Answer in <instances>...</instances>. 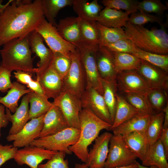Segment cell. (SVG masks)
Here are the masks:
<instances>
[{
	"label": "cell",
	"mask_w": 168,
	"mask_h": 168,
	"mask_svg": "<svg viewBox=\"0 0 168 168\" xmlns=\"http://www.w3.org/2000/svg\"><path fill=\"white\" fill-rule=\"evenodd\" d=\"M44 19L42 0H12L0 13V47L28 36Z\"/></svg>",
	"instance_id": "cell-1"
},
{
	"label": "cell",
	"mask_w": 168,
	"mask_h": 168,
	"mask_svg": "<svg viewBox=\"0 0 168 168\" xmlns=\"http://www.w3.org/2000/svg\"><path fill=\"white\" fill-rule=\"evenodd\" d=\"M79 118L80 128L78 139L69 149L85 163L88 156V147L98 137L101 130H109L112 124L99 118L87 108H82Z\"/></svg>",
	"instance_id": "cell-2"
},
{
	"label": "cell",
	"mask_w": 168,
	"mask_h": 168,
	"mask_svg": "<svg viewBox=\"0 0 168 168\" xmlns=\"http://www.w3.org/2000/svg\"><path fill=\"white\" fill-rule=\"evenodd\" d=\"M124 30L129 39L139 49L156 54H168V35L165 26L149 30L128 21Z\"/></svg>",
	"instance_id": "cell-3"
},
{
	"label": "cell",
	"mask_w": 168,
	"mask_h": 168,
	"mask_svg": "<svg viewBox=\"0 0 168 168\" xmlns=\"http://www.w3.org/2000/svg\"><path fill=\"white\" fill-rule=\"evenodd\" d=\"M28 36L11 40L0 50L2 58L0 65L12 71L20 70L31 74L35 73Z\"/></svg>",
	"instance_id": "cell-4"
},
{
	"label": "cell",
	"mask_w": 168,
	"mask_h": 168,
	"mask_svg": "<svg viewBox=\"0 0 168 168\" xmlns=\"http://www.w3.org/2000/svg\"><path fill=\"white\" fill-rule=\"evenodd\" d=\"M80 129L71 127L67 128L51 135L38 138L30 144L56 152H63L71 154L69 147L77 141Z\"/></svg>",
	"instance_id": "cell-5"
},
{
	"label": "cell",
	"mask_w": 168,
	"mask_h": 168,
	"mask_svg": "<svg viewBox=\"0 0 168 168\" xmlns=\"http://www.w3.org/2000/svg\"><path fill=\"white\" fill-rule=\"evenodd\" d=\"M104 168H114L134 164L137 158L121 135L112 136Z\"/></svg>",
	"instance_id": "cell-6"
},
{
	"label": "cell",
	"mask_w": 168,
	"mask_h": 168,
	"mask_svg": "<svg viewBox=\"0 0 168 168\" xmlns=\"http://www.w3.org/2000/svg\"><path fill=\"white\" fill-rule=\"evenodd\" d=\"M71 64L70 68L63 78L64 90H67L80 99L86 88L85 72L81 60L79 49L70 55Z\"/></svg>",
	"instance_id": "cell-7"
},
{
	"label": "cell",
	"mask_w": 168,
	"mask_h": 168,
	"mask_svg": "<svg viewBox=\"0 0 168 168\" xmlns=\"http://www.w3.org/2000/svg\"><path fill=\"white\" fill-rule=\"evenodd\" d=\"M99 45L91 46L83 44L78 49L85 74L86 88H92L102 96L103 90L101 78L98 72L96 58Z\"/></svg>",
	"instance_id": "cell-8"
},
{
	"label": "cell",
	"mask_w": 168,
	"mask_h": 168,
	"mask_svg": "<svg viewBox=\"0 0 168 168\" xmlns=\"http://www.w3.org/2000/svg\"><path fill=\"white\" fill-rule=\"evenodd\" d=\"M35 31L41 35L49 48L53 52L70 57L71 54L77 48L63 38L56 27L49 23L45 19L42 21Z\"/></svg>",
	"instance_id": "cell-9"
},
{
	"label": "cell",
	"mask_w": 168,
	"mask_h": 168,
	"mask_svg": "<svg viewBox=\"0 0 168 168\" xmlns=\"http://www.w3.org/2000/svg\"><path fill=\"white\" fill-rule=\"evenodd\" d=\"M52 103L59 108L69 127L80 129L79 114L82 107L80 98L64 90Z\"/></svg>",
	"instance_id": "cell-10"
},
{
	"label": "cell",
	"mask_w": 168,
	"mask_h": 168,
	"mask_svg": "<svg viewBox=\"0 0 168 168\" xmlns=\"http://www.w3.org/2000/svg\"><path fill=\"white\" fill-rule=\"evenodd\" d=\"M57 152L30 145L18 149L14 159L19 165L26 164L30 168H38L43 161L50 159Z\"/></svg>",
	"instance_id": "cell-11"
},
{
	"label": "cell",
	"mask_w": 168,
	"mask_h": 168,
	"mask_svg": "<svg viewBox=\"0 0 168 168\" xmlns=\"http://www.w3.org/2000/svg\"><path fill=\"white\" fill-rule=\"evenodd\" d=\"M116 81L117 89L124 93L130 92L145 95L151 88L136 70L118 74Z\"/></svg>",
	"instance_id": "cell-12"
},
{
	"label": "cell",
	"mask_w": 168,
	"mask_h": 168,
	"mask_svg": "<svg viewBox=\"0 0 168 168\" xmlns=\"http://www.w3.org/2000/svg\"><path fill=\"white\" fill-rule=\"evenodd\" d=\"M44 114L30 119L19 132L14 134H8L7 140L13 141V146L18 148L30 145L32 141L37 138L42 129Z\"/></svg>",
	"instance_id": "cell-13"
},
{
	"label": "cell",
	"mask_w": 168,
	"mask_h": 168,
	"mask_svg": "<svg viewBox=\"0 0 168 168\" xmlns=\"http://www.w3.org/2000/svg\"><path fill=\"white\" fill-rule=\"evenodd\" d=\"M82 108H87L104 121L111 124L110 113L103 96L95 89L86 88L80 98Z\"/></svg>",
	"instance_id": "cell-14"
},
{
	"label": "cell",
	"mask_w": 168,
	"mask_h": 168,
	"mask_svg": "<svg viewBox=\"0 0 168 168\" xmlns=\"http://www.w3.org/2000/svg\"><path fill=\"white\" fill-rule=\"evenodd\" d=\"M36 75V79L48 99H54L64 90L63 78L55 70L51 63L44 71Z\"/></svg>",
	"instance_id": "cell-15"
},
{
	"label": "cell",
	"mask_w": 168,
	"mask_h": 168,
	"mask_svg": "<svg viewBox=\"0 0 168 168\" xmlns=\"http://www.w3.org/2000/svg\"><path fill=\"white\" fill-rule=\"evenodd\" d=\"M112 135L105 132L95 140L85 163L87 166L91 168H104L109 152L110 140Z\"/></svg>",
	"instance_id": "cell-16"
},
{
	"label": "cell",
	"mask_w": 168,
	"mask_h": 168,
	"mask_svg": "<svg viewBox=\"0 0 168 168\" xmlns=\"http://www.w3.org/2000/svg\"><path fill=\"white\" fill-rule=\"evenodd\" d=\"M80 21V18L77 16H68L61 19L56 26L63 38L78 49L83 44Z\"/></svg>",
	"instance_id": "cell-17"
},
{
	"label": "cell",
	"mask_w": 168,
	"mask_h": 168,
	"mask_svg": "<svg viewBox=\"0 0 168 168\" xmlns=\"http://www.w3.org/2000/svg\"><path fill=\"white\" fill-rule=\"evenodd\" d=\"M137 71L150 87H157L167 91V72L142 60Z\"/></svg>",
	"instance_id": "cell-18"
},
{
	"label": "cell",
	"mask_w": 168,
	"mask_h": 168,
	"mask_svg": "<svg viewBox=\"0 0 168 168\" xmlns=\"http://www.w3.org/2000/svg\"><path fill=\"white\" fill-rule=\"evenodd\" d=\"M68 127L61 110L53 104L44 114L43 127L37 138L54 134Z\"/></svg>",
	"instance_id": "cell-19"
},
{
	"label": "cell",
	"mask_w": 168,
	"mask_h": 168,
	"mask_svg": "<svg viewBox=\"0 0 168 168\" xmlns=\"http://www.w3.org/2000/svg\"><path fill=\"white\" fill-rule=\"evenodd\" d=\"M30 47L32 52L35 53L40 59L37 64L36 74L40 73L51 64L54 53L45 45L41 35L35 31L28 36Z\"/></svg>",
	"instance_id": "cell-20"
},
{
	"label": "cell",
	"mask_w": 168,
	"mask_h": 168,
	"mask_svg": "<svg viewBox=\"0 0 168 168\" xmlns=\"http://www.w3.org/2000/svg\"><path fill=\"white\" fill-rule=\"evenodd\" d=\"M98 70L101 79L109 81H116L115 70L112 53L103 46L99 45L96 52Z\"/></svg>",
	"instance_id": "cell-21"
},
{
	"label": "cell",
	"mask_w": 168,
	"mask_h": 168,
	"mask_svg": "<svg viewBox=\"0 0 168 168\" xmlns=\"http://www.w3.org/2000/svg\"><path fill=\"white\" fill-rule=\"evenodd\" d=\"M29 103L27 94L22 98L14 114H11L10 110L6 108V115L8 121L12 123L8 134H14L19 132L30 119Z\"/></svg>",
	"instance_id": "cell-22"
},
{
	"label": "cell",
	"mask_w": 168,
	"mask_h": 168,
	"mask_svg": "<svg viewBox=\"0 0 168 168\" xmlns=\"http://www.w3.org/2000/svg\"><path fill=\"white\" fill-rule=\"evenodd\" d=\"M127 12L105 7L100 12L95 21L100 25L107 27L122 28L125 27L129 21V15Z\"/></svg>",
	"instance_id": "cell-23"
},
{
	"label": "cell",
	"mask_w": 168,
	"mask_h": 168,
	"mask_svg": "<svg viewBox=\"0 0 168 168\" xmlns=\"http://www.w3.org/2000/svg\"><path fill=\"white\" fill-rule=\"evenodd\" d=\"M152 115L138 114L113 130V135L124 136L135 131L146 132Z\"/></svg>",
	"instance_id": "cell-24"
},
{
	"label": "cell",
	"mask_w": 168,
	"mask_h": 168,
	"mask_svg": "<svg viewBox=\"0 0 168 168\" xmlns=\"http://www.w3.org/2000/svg\"><path fill=\"white\" fill-rule=\"evenodd\" d=\"M116 104L113 122L109 130L112 131L119 125L141 113L122 96L116 95Z\"/></svg>",
	"instance_id": "cell-25"
},
{
	"label": "cell",
	"mask_w": 168,
	"mask_h": 168,
	"mask_svg": "<svg viewBox=\"0 0 168 168\" xmlns=\"http://www.w3.org/2000/svg\"><path fill=\"white\" fill-rule=\"evenodd\" d=\"M167 159L161 140L149 146L142 165L146 167L155 166L158 168H168Z\"/></svg>",
	"instance_id": "cell-26"
},
{
	"label": "cell",
	"mask_w": 168,
	"mask_h": 168,
	"mask_svg": "<svg viewBox=\"0 0 168 168\" xmlns=\"http://www.w3.org/2000/svg\"><path fill=\"white\" fill-rule=\"evenodd\" d=\"M122 136L129 147L137 158L142 161L149 146L147 139L146 132L135 131Z\"/></svg>",
	"instance_id": "cell-27"
},
{
	"label": "cell",
	"mask_w": 168,
	"mask_h": 168,
	"mask_svg": "<svg viewBox=\"0 0 168 168\" xmlns=\"http://www.w3.org/2000/svg\"><path fill=\"white\" fill-rule=\"evenodd\" d=\"M72 6L77 17L82 19L94 21L103 8L97 0L90 2L87 0H74Z\"/></svg>",
	"instance_id": "cell-28"
},
{
	"label": "cell",
	"mask_w": 168,
	"mask_h": 168,
	"mask_svg": "<svg viewBox=\"0 0 168 168\" xmlns=\"http://www.w3.org/2000/svg\"><path fill=\"white\" fill-rule=\"evenodd\" d=\"M30 106L29 109V119L39 117L45 114L53 105L44 95L33 91L28 94Z\"/></svg>",
	"instance_id": "cell-29"
},
{
	"label": "cell",
	"mask_w": 168,
	"mask_h": 168,
	"mask_svg": "<svg viewBox=\"0 0 168 168\" xmlns=\"http://www.w3.org/2000/svg\"><path fill=\"white\" fill-rule=\"evenodd\" d=\"M12 87L6 96L0 97V103L3 105L12 113H15L18 107V102L20 98L32 91L24 85L17 82H12Z\"/></svg>",
	"instance_id": "cell-30"
},
{
	"label": "cell",
	"mask_w": 168,
	"mask_h": 168,
	"mask_svg": "<svg viewBox=\"0 0 168 168\" xmlns=\"http://www.w3.org/2000/svg\"><path fill=\"white\" fill-rule=\"evenodd\" d=\"M112 52L115 69L117 74L123 72L138 70L142 60L129 53Z\"/></svg>",
	"instance_id": "cell-31"
},
{
	"label": "cell",
	"mask_w": 168,
	"mask_h": 168,
	"mask_svg": "<svg viewBox=\"0 0 168 168\" xmlns=\"http://www.w3.org/2000/svg\"><path fill=\"white\" fill-rule=\"evenodd\" d=\"M80 26L83 44L91 46L99 45L100 37L97 22L80 18Z\"/></svg>",
	"instance_id": "cell-32"
},
{
	"label": "cell",
	"mask_w": 168,
	"mask_h": 168,
	"mask_svg": "<svg viewBox=\"0 0 168 168\" xmlns=\"http://www.w3.org/2000/svg\"><path fill=\"white\" fill-rule=\"evenodd\" d=\"M45 17L50 23L56 27L55 19L59 11L63 7L72 5L74 0H42Z\"/></svg>",
	"instance_id": "cell-33"
},
{
	"label": "cell",
	"mask_w": 168,
	"mask_h": 168,
	"mask_svg": "<svg viewBox=\"0 0 168 168\" xmlns=\"http://www.w3.org/2000/svg\"><path fill=\"white\" fill-rule=\"evenodd\" d=\"M164 113L162 111L150 117L146 132V135L149 146L155 143L159 138L163 128Z\"/></svg>",
	"instance_id": "cell-34"
},
{
	"label": "cell",
	"mask_w": 168,
	"mask_h": 168,
	"mask_svg": "<svg viewBox=\"0 0 168 168\" xmlns=\"http://www.w3.org/2000/svg\"><path fill=\"white\" fill-rule=\"evenodd\" d=\"M97 26L99 34L100 45L112 43L120 40L129 39L122 28L107 27L97 22Z\"/></svg>",
	"instance_id": "cell-35"
},
{
	"label": "cell",
	"mask_w": 168,
	"mask_h": 168,
	"mask_svg": "<svg viewBox=\"0 0 168 168\" xmlns=\"http://www.w3.org/2000/svg\"><path fill=\"white\" fill-rule=\"evenodd\" d=\"M132 54L168 73V54H160L149 52L139 49L135 45Z\"/></svg>",
	"instance_id": "cell-36"
},
{
	"label": "cell",
	"mask_w": 168,
	"mask_h": 168,
	"mask_svg": "<svg viewBox=\"0 0 168 168\" xmlns=\"http://www.w3.org/2000/svg\"><path fill=\"white\" fill-rule=\"evenodd\" d=\"M103 90V96L110 113L112 124L114 118L117 87L116 81H109L101 78Z\"/></svg>",
	"instance_id": "cell-37"
},
{
	"label": "cell",
	"mask_w": 168,
	"mask_h": 168,
	"mask_svg": "<svg viewBox=\"0 0 168 168\" xmlns=\"http://www.w3.org/2000/svg\"><path fill=\"white\" fill-rule=\"evenodd\" d=\"M167 91L163 89L151 87L145 96L151 107L159 112L162 111L167 102Z\"/></svg>",
	"instance_id": "cell-38"
},
{
	"label": "cell",
	"mask_w": 168,
	"mask_h": 168,
	"mask_svg": "<svg viewBox=\"0 0 168 168\" xmlns=\"http://www.w3.org/2000/svg\"><path fill=\"white\" fill-rule=\"evenodd\" d=\"M124 94L126 100L140 113L154 114V110L149 104L145 95L130 92Z\"/></svg>",
	"instance_id": "cell-39"
},
{
	"label": "cell",
	"mask_w": 168,
	"mask_h": 168,
	"mask_svg": "<svg viewBox=\"0 0 168 168\" xmlns=\"http://www.w3.org/2000/svg\"><path fill=\"white\" fill-rule=\"evenodd\" d=\"M138 2L135 0H103L101 2L105 7L124 10L131 14L137 12Z\"/></svg>",
	"instance_id": "cell-40"
},
{
	"label": "cell",
	"mask_w": 168,
	"mask_h": 168,
	"mask_svg": "<svg viewBox=\"0 0 168 168\" xmlns=\"http://www.w3.org/2000/svg\"><path fill=\"white\" fill-rule=\"evenodd\" d=\"M139 12L131 14L128 21L131 24L136 25L142 26L149 22H156L161 26H165L163 23L161 18L157 15H154L146 13L142 10Z\"/></svg>",
	"instance_id": "cell-41"
},
{
	"label": "cell",
	"mask_w": 168,
	"mask_h": 168,
	"mask_svg": "<svg viewBox=\"0 0 168 168\" xmlns=\"http://www.w3.org/2000/svg\"><path fill=\"white\" fill-rule=\"evenodd\" d=\"M52 65L57 72L63 78L69 71L71 64L70 57L61 53L53 52Z\"/></svg>",
	"instance_id": "cell-42"
},
{
	"label": "cell",
	"mask_w": 168,
	"mask_h": 168,
	"mask_svg": "<svg viewBox=\"0 0 168 168\" xmlns=\"http://www.w3.org/2000/svg\"><path fill=\"white\" fill-rule=\"evenodd\" d=\"M168 9V6L160 0H144L139 2L138 5V10L148 13H154L158 15H162Z\"/></svg>",
	"instance_id": "cell-43"
},
{
	"label": "cell",
	"mask_w": 168,
	"mask_h": 168,
	"mask_svg": "<svg viewBox=\"0 0 168 168\" xmlns=\"http://www.w3.org/2000/svg\"><path fill=\"white\" fill-rule=\"evenodd\" d=\"M102 46L105 47L111 52L125 53L132 54L135 45L131 40L125 39L120 40L113 43Z\"/></svg>",
	"instance_id": "cell-44"
},
{
	"label": "cell",
	"mask_w": 168,
	"mask_h": 168,
	"mask_svg": "<svg viewBox=\"0 0 168 168\" xmlns=\"http://www.w3.org/2000/svg\"><path fill=\"white\" fill-rule=\"evenodd\" d=\"M66 153L58 152L46 163L40 164L38 168H69L68 159H65Z\"/></svg>",
	"instance_id": "cell-45"
},
{
	"label": "cell",
	"mask_w": 168,
	"mask_h": 168,
	"mask_svg": "<svg viewBox=\"0 0 168 168\" xmlns=\"http://www.w3.org/2000/svg\"><path fill=\"white\" fill-rule=\"evenodd\" d=\"M18 149L13 144L3 146L0 143V167L8 160L14 159Z\"/></svg>",
	"instance_id": "cell-46"
},
{
	"label": "cell",
	"mask_w": 168,
	"mask_h": 168,
	"mask_svg": "<svg viewBox=\"0 0 168 168\" xmlns=\"http://www.w3.org/2000/svg\"><path fill=\"white\" fill-rule=\"evenodd\" d=\"M11 71L0 65V91L4 93L13 86L10 77Z\"/></svg>",
	"instance_id": "cell-47"
},
{
	"label": "cell",
	"mask_w": 168,
	"mask_h": 168,
	"mask_svg": "<svg viewBox=\"0 0 168 168\" xmlns=\"http://www.w3.org/2000/svg\"><path fill=\"white\" fill-rule=\"evenodd\" d=\"M15 77L21 83L27 85L33 79L31 74L30 73L18 70L14 73Z\"/></svg>",
	"instance_id": "cell-48"
},
{
	"label": "cell",
	"mask_w": 168,
	"mask_h": 168,
	"mask_svg": "<svg viewBox=\"0 0 168 168\" xmlns=\"http://www.w3.org/2000/svg\"><path fill=\"white\" fill-rule=\"evenodd\" d=\"M159 139L162 145L166 157L168 159V128H163Z\"/></svg>",
	"instance_id": "cell-49"
},
{
	"label": "cell",
	"mask_w": 168,
	"mask_h": 168,
	"mask_svg": "<svg viewBox=\"0 0 168 168\" xmlns=\"http://www.w3.org/2000/svg\"><path fill=\"white\" fill-rule=\"evenodd\" d=\"M26 86L37 94L45 96L40 83L37 79L36 80H33L26 85Z\"/></svg>",
	"instance_id": "cell-50"
},
{
	"label": "cell",
	"mask_w": 168,
	"mask_h": 168,
	"mask_svg": "<svg viewBox=\"0 0 168 168\" xmlns=\"http://www.w3.org/2000/svg\"><path fill=\"white\" fill-rule=\"evenodd\" d=\"M5 106L0 103V138L1 136V128L7 127L9 122L5 112Z\"/></svg>",
	"instance_id": "cell-51"
},
{
	"label": "cell",
	"mask_w": 168,
	"mask_h": 168,
	"mask_svg": "<svg viewBox=\"0 0 168 168\" xmlns=\"http://www.w3.org/2000/svg\"><path fill=\"white\" fill-rule=\"evenodd\" d=\"M164 113V117L163 124V128H168V103L167 102L166 105L163 109Z\"/></svg>",
	"instance_id": "cell-52"
},
{
	"label": "cell",
	"mask_w": 168,
	"mask_h": 168,
	"mask_svg": "<svg viewBox=\"0 0 168 168\" xmlns=\"http://www.w3.org/2000/svg\"><path fill=\"white\" fill-rule=\"evenodd\" d=\"M12 1V0H9L6 4L4 5L2 4V0L0 1V13L11 3Z\"/></svg>",
	"instance_id": "cell-53"
},
{
	"label": "cell",
	"mask_w": 168,
	"mask_h": 168,
	"mask_svg": "<svg viewBox=\"0 0 168 168\" xmlns=\"http://www.w3.org/2000/svg\"><path fill=\"white\" fill-rule=\"evenodd\" d=\"M137 162L136 161L135 163L127 166L116 167L114 168H138Z\"/></svg>",
	"instance_id": "cell-54"
},
{
	"label": "cell",
	"mask_w": 168,
	"mask_h": 168,
	"mask_svg": "<svg viewBox=\"0 0 168 168\" xmlns=\"http://www.w3.org/2000/svg\"><path fill=\"white\" fill-rule=\"evenodd\" d=\"M73 168H91L85 163L83 164L76 163Z\"/></svg>",
	"instance_id": "cell-55"
},
{
	"label": "cell",
	"mask_w": 168,
	"mask_h": 168,
	"mask_svg": "<svg viewBox=\"0 0 168 168\" xmlns=\"http://www.w3.org/2000/svg\"><path fill=\"white\" fill-rule=\"evenodd\" d=\"M138 166V168H158L155 166H151L149 167H146L140 164L138 162H137Z\"/></svg>",
	"instance_id": "cell-56"
},
{
	"label": "cell",
	"mask_w": 168,
	"mask_h": 168,
	"mask_svg": "<svg viewBox=\"0 0 168 168\" xmlns=\"http://www.w3.org/2000/svg\"></svg>",
	"instance_id": "cell-57"
}]
</instances>
